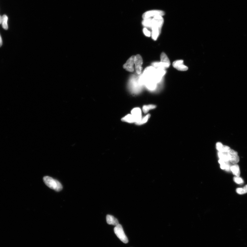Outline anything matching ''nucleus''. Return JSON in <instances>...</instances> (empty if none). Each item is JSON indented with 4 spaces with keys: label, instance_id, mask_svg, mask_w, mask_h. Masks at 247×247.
Segmentation results:
<instances>
[{
    "label": "nucleus",
    "instance_id": "15",
    "mask_svg": "<svg viewBox=\"0 0 247 247\" xmlns=\"http://www.w3.org/2000/svg\"><path fill=\"white\" fill-rule=\"evenodd\" d=\"M231 171L233 174L236 176H239L240 175V171L239 166L237 164H234L231 167Z\"/></svg>",
    "mask_w": 247,
    "mask_h": 247
},
{
    "label": "nucleus",
    "instance_id": "22",
    "mask_svg": "<svg viewBox=\"0 0 247 247\" xmlns=\"http://www.w3.org/2000/svg\"><path fill=\"white\" fill-rule=\"evenodd\" d=\"M234 181L238 184H243L244 183L243 180L242 178H240L239 176L234 177Z\"/></svg>",
    "mask_w": 247,
    "mask_h": 247
},
{
    "label": "nucleus",
    "instance_id": "10",
    "mask_svg": "<svg viewBox=\"0 0 247 247\" xmlns=\"http://www.w3.org/2000/svg\"><path fill=\"white\" fill-rule=\"evenodd\" d=\"M166 73L165 69L160 68H156V71L154 74V79L156 83L157 84L160 81L162 77Z\"/></svg>",
    "mask_w": 247,
    "mask_h": 247
},
{
    "label": "nucleus",
    "instance_id": "16",
    "mask_svg": "<svg viewBox=\"0 0 247 247\" xmlns=\"http://www.w3.org/2000/svg\"><path fill=\"white\" fill-rule=\"evenodd\" d=\"M218 156L220 159L225 162H229V158L227 153L218 152Z\"/></svg>",
    "mask_w": 247,
    "mask_h": 247
},
{
    "label": "nucleus",
    "instance_id": "8",
    "mask_svg": "<svg viewBox=\"0 0 247 247\" xmlns=\"http://www.w3.org/2000/svg\"><path fill=\"white\" fill-rule=\"evenodd\" d=\"M183 62L184 61L182 60H176L173 62V66L178 71H186L188 69V67L184 65Z\"/></svg>",
    "mask_w": 247,
    "mask_h": 247
},
{
    "label": "nucleus",
    "instance_id": "6",
    "mask_svg": "<svg viewBox=\"0 0 247 247\" xmlns=\"http://www.w3.org/2000/svg\"><path fill=\"white\" fill-rule=\"evenodd\" d=\"M229 158V162L233 164H236L239 161V157L238 152L234 150L230 149L227 152Z\"/></svg>",
    "mask_w": 247,
    "mask_h": 247
},
{
    "label": "nucleus",
    "instance_id": "25",
    "mask_svg": "<svg viewBox=\"0 0 247 247\" xmlns=\"http://www.w3.org/2000/svg\"><path fill=\"white\" fill-rule=\"evenodd\" d=\"M2 17H1V16H0V24L2 23Z\"/></svg>",
    "mask_w": 247,
    "mask_h": 247
},
{
    "label": "nucleus",
    "instance_id": "12",
    "mask_svg": "<svg viewBox=\"0 0 247 247\" xmlns=\"http://www.w3.org/2000/svg\"><path fill=\"white\" fill-rule=\"evenodd\" d=\"M106 222L108 224L113 226H117L119 224V222L117 219L111 215H107L106 217Z\"/></svg>",
    "mask_w": 247,
    "mask_h": 247
},
{
    "label": "nucleus",
    "instance_id": "21",
    "mask_svg": "<svg viewBox=\"0 0 247 247\" xmlns=\"http://www.w3.org/2000/svg\"><path fill=\"white\" fill-rule=\"evenodd\" d=\"M237 193L239 194L242 195L247 193V185L242 188L236 189Z\"/></svg>",
    "mask_w": 247,
    "mask_h": 247
},
{
    "label": "nucleus",
    "instance_id": "7",
    "mask_svg": "<svg viewBox=\"0 0 247 247\" xmlns=\"http://www.w3.org/2000/svg\"><path fill=\"white\" fill-rule=\"evenodd\" d=\"M135 56H132L129 58L124 64L123 67L126 71L130 72H132L134 71V58Z\"/></svg>",
    "mask_w": 247,
    "mask_h": 247
},
{
    "label": "nucleus",
    "instance_id": "14",
    "mask_svg": "<svg viewBox=\"0 0 247 247\" xmlns=\"http://www.w3.org/2000/svg\"><path fill=\"white\" fill-rule=\"evenodd\" d=\"M122 121L128 122V123H135V119L131 114H128L122 118Z\"/></svg>",
    "mask_w": 247,
    "mask_h": 247
},
{
    "label": "nucleus",
    "instance_id": "4",
    "mask_svg": "<svg viewBox=\"0 0 247 247\" xmlns=\"http://www.w3.org/2000/svg\"><path fill=\"white\" fill-rule=\"evenodd\" d=\"M164 11L160 10H153L146 11L142 15V17L144 19L148 18L153 17L155 16L160 15L163 16L165 15Z\"/></svg>",
    "mask_w": 247,
    "mask_h": 247
},
{
    "label": "nucleus",
    "instance_id": "18",
    "mask_svg": "<svg viewBox=\"0 0 247 247\" xmlns=\"http://www.w3.org/2000/svg\"><path fill=\"white\" fill-rule=\"evenodd\" d=\"M142 24L146 27L151 28L152 24V18H148L144 19L142 21Z\"/></svg>",
    "mask_w": 247,
    "mask_h": 247
},
{
    "label": "nucleus",
    "instance_id": "3",
    "mask_svg": "<svg viewBox=\"0 0 247 247\" xmlns=\"http://www.w3.org/2000/svg\"><path fill=\"white\" fill-rule=\"evenodd\" d=\"M114 232L116 236L122 242L125 244L128 243V239L124 232L121 225L119 224L115 226L114 228Z\"/></svg>",
    "mask_w": 247,
    "mask_h": 247
},
{
    "label": "nucleus",
    "instance_id": "19",
    "mask_svg": "<svg viewBox=\"0 0 247 247\" xmlns=\"http://www.w3.org/2000/svg\"><path fill=\"white\" fill-rule=\"evenodd\" d=\"M150 114H148L147 115L145 116L143 118H142V119L139 122H138L137 123H136V125H143V124H145L147 122L149 119V118L150 117Z\"/></svg>",
    "mask_w": 247,
    "mask_h": 247
},
{
    "label": "nucleus",
    "instance_id": "11",
    "mask_svg": "<svg viewBox=\"0 0 247 247\" xmlns=\"http://www.w3.org/2000/svg\"><path fill=\"white\" fill-rule=\"evenodd\" d=\"M161 62L163 64L166 69L170 67V60L168 59L166 54L163 52L160 56Z\"/></svg>",
    "mask_w": 247,
    "mask_h": 247
},
{
    "label": "nucleus",
    "instance_id": "5",
    "mask_svg": "<svg viewBox=\"0 0 247 247\" xmlns=\"http://www.w3.org/2000/svg\"><path fill=\"white\" fill-rule=\"evenodd\" d=\"M134 66L137 73L140 74L141 73L142 68V66L143 64V60L141 55L138 54L135 56L134 58Z\"/></svg>",
    "mask_w": 247,
    "mask_h": 247
},
{
    "label": "nucleus",
    "instance_id": "17",
    "mask_svg": "<svg viewBox=\"0 0 247 247\" xmlns=\"http://www.w3.org/2000/svg\"><path fill=\"white\" fill-rule=\"evenodd\" d=\"M156 106L154 104H149L148 105H144L142 107V111L144 113H147L150 110L155 109Z\"/></svg>",
    "mask_w": 247,
    "mask_h": 247
},
{
    "label": "nucleus",
    "instance_id": "13",
    "mask_svg": "<svg viewBox=\"0 0 247 247\" xmlns=\"http://www.w3.org/2000/svg\"><path fill=\"white\" fill-rule=\"evenodd\" d=\"M219 163L220 164V168L224 170L227 171H231V167L232 165L230 162H225L222 160H219Z\"/></svg>",
    "mask_w": 247,
    "mask_h": 247
},
{
    "label": "nucleus",
    "instance_id": "2",
    "mask_svg": "<svg viewBox=\"0 0 247 247\" xmlns=\"http://www.w3.org/2000/svg\"><path fill=\"white\" fill-rule=\"evenodd\" d=\"M43 181L48 187L56 191L59 192L63 189V186L59 181L50 176L44 177Z\"/></svg>",
    "mask_w": 247,
    "mask_h": 247
},
{
    "label": "nucleus",
    "instance_id": "9",
    "mask_svg": "<svg viewBox=\"0 0 247 247\" xmlns=\"http://www.w3.org/2000/svg\"><path fill=\"white\" fill-rule=\"evenodd\" d=\"M131 114L135 119V124L140 121L142 118V112L141 109L139 108H135L132 110Z\"/></svg>",
    "mask_w": 247,
    "mask_h": 247
},
{
    "label": "nucleus",
    "instance_id": "23",
    "mask_svg": "<svg viewBox=\"0 0 247 247\" xmlns=\"http://www.w3.org/2000/svg\"><path fill=\"white\" fill-rule=\"evenodd\" d=\"M143 32L144 35L147 36V37H150L151 35V33L146 28H144Z\"/></svg>",
    "mask_w": 247,
    "mask_h": 247
},
{
    "label": "nucleus",
    "instance_id": "1",
    "mask_svg": "<svg viewBox=\"0 0 247 247\" xmlns=\"http://www.w3.org/2000/svg\"><path fill=\"white\" fill-rule=\"evenodd\" d=\"M163 23V18L161 16H156L152 18L151 36L155 41L160 35Z\"/></svg>",
    "mask_w": 247,
    "mask_h": 247
},
{
    "label": "nucleus",
    "instance_id": "24",
    "mask_svg": "<svg viewBox=\"0 0 247 247\" xmlns=\"http://www.w3.org/2000/svg\"><path fill=\"white\" fill-rule=\"evenodd\" d=\"M3 45V41L1 35H0V47Z\"/></svg>",
    "mask_w": 247,
    "mask_h": 247
},
{
    "label": "nucleus",
    "instance_id": "20",
    "mask_svg": "<svg viewBox=\"0 0 247 247\" xmlns=\"http://www.w3.org/2000/svg\"><path fill=\"white\" fill-rule=\"evenodd\" d=\"M2 27L5 30H7L8 29V25L7 23V21L8 18L7 16L5 15H4L2 17Z\"/></svg>",
    "mask_w": 247,
    "mask_h": 247
}]
</instances>
